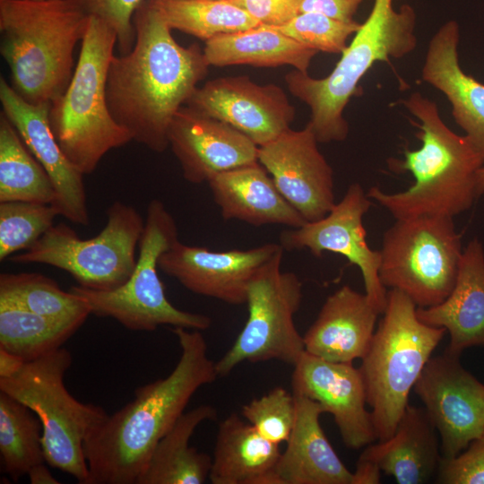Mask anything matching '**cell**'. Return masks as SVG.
I'll return each instance as SVG.
<instances>
[{
  "mask_svg": "<svg viewBox=\"0 0 484 484\" xmlns=\"http://www.w3.org/2000/svg\"><path fill=\"white\" fill-rule=\"evenodd\" d=\"M135 40L128 54L113 56L107 77V101L114 119L132 140L162 152L168 131L197 84L208 73L203 49L184 47L171 33L153 0L134 15Z\"/></svg>",
  "mask_w": 484,
  "mask_h": 484,
  "instance_id": "6da1fadb",
  "label": "cell"
},
{
  "mask_svg": "<svg viewBox=\"0 0 484 484\" xmlns=\"http://www.w3.org/2000/svg\"><path fill=\"white\" fill-rule=\"evenodd\" d=\"M172 332L181 355L171 373L138 387L134 400L108 415L84 441L86 484H135L194 393L218 377L201 331L173 327Z\"/></svg>",
  "mask_w": 484,
  "mask_h": 484,
  "instance_id": "7a4b0ae2",
  "label": "cell"
},
{
  "mask_svg": "<svg viewBox=\"0 0 484 484\" xmlns=\"http://www.w3.org/2000/svg\"><path fill=\"white\" fill-rule=\"evenodd\" d=\"M419 122L416 136L421 146L406 150L393 160L394 171H409L414 183L406 190L385 193L378 186L367 192L395 219L422 215L454 218L469 210L480 197L478 176L484 158L465 135L452 131L442 120L436 102L413 92L403 102Z\"/></svg>",
  "mask_w": 484,
  "mask_h": 484,
  "instance_id": "3957f363",
  "label": "cell"
},
{
  "mask_svg": "<svg viewBox=\"0 0 484 484\" xmlns=\"http://www.w3.org/2000/svg\"><path fill=\"white\" fill-rule=\"evenodd\" d=\"M89 21L78 0H0V52L25 100L51 102L66 90Z\"/></svg>",
  "mask_w": 484,
  "mask_h": 484,
  "instance_id": "277c9868",
  "label": "cell"
},
{
  "mask_svg": "<svg viewBox=\"0 0 484 484\" xmlns=\"http://www.w3.org/2000/svg\"><path fill=\"white\" fill-rule=\"evenodd\" d=\"M393 3L374 0L367 20L327 76L314 78L296 69L284 76L290 92L310 108L307 124L318 143L342 142L347 138L349 124L344 109L358 94L360 80L375 63L401 58L415 49L416 12L407 4L396 10Z\"/></svg>",
  "mask_w": 484,
  "mask_h": 484,
  "instance_id": "5b68a950",
  "label": "cell"
},
{
  "mask_svg": "<svg viewBox=\"0 0 484 484\" xmlns=\"http://www.w3.org/2000/svg\"><path fill=\"white\" fill-rule=\"evenodd\" d=\"M116 45V31L90 16L72 79L51 101L52 132L65 155L84 175L92 173L110 150L132 141L107 101V77Z\"/></svg>",
  "mask_w": 484,
  "mask_h": 484,
  "instance_id": "8992f818",
  "label": "cell"
},
{
  "mask_svg": "<svg viewBox=\"0 0 484 484\" xmlns=\"http://www.w3.org/2000/svg\"><path fill=\"white\" fill-rule=\"evenodd\" d=\"M445 333L420 321L404 293L387 291L383 317L359 367L380 442L395 432L411 390Z\"/></svg>",
  "mask_w": 484,
  "mask_h": 484,
  "instance_id": "52a82bcc",
  "label": "cell"
},
{
  "mask_svg": "<svg viewBox=\"0 0 484 484\" xmlns=\"http://www.w3.org/2000/svg\"><path fill=\"white\" fill-rule=\"evenodd\" d=\"M71 364L70 351L61 347L24 362L11 376L0 378V391L26 405L40 420L48 464L86 484L89 468L83 443L108 414L99 406L79 402L68 392L64 378Z\"/></svg>",
  "mask_w": 484,
  "mask_h": 484,
  "instance_id": "ba28073f",
  "label": "cell"
},
{
  "mask_svg": "<svg viewBox=\"0 0 484 484\" xmlns=\"http://www.w3.org/2000/svg\"><path fill=\"white\" fill-rule=\"evenodd\" d=\"M175 219L159 199L146 210L144 229L139 241V257L131 277L111 290H95L73 286L70 291L88 306L91 315L110 317L133 331H154L160 325L203 331L210 327L209 316L183 311L165 295L158 274L159 258L177 240Z\"/></svg>",
  "mask_w": 484,
  "mask_h": 484,
  "instance_id": "9c48e42d",
  "label": "cell"
},
{
  "mask_svg": "<svg viewBox=\"0 0 484 484\" xmlns=\"http://www.w3.org/2000/svg\"><path fill=\"white\" fill-rule=\"evenodd\" d=\"M379 251L383 285L426 308L450 295L463 249L452 217L422 215L396 220L385 232Z\"/></svg>",
  "mask_w": 484,
  "mask_h": 484,
  "instance_id": "30bf717a",
  "label": "cell"
},
{
  "mask_svg": "<svg viewBox=\"0 0 484 484\" xmlns=\"http://www.w3.org/2000/svg\"><path fill=\"white\" fill-rule=\"evenodd\" d=\"M107 223L94 238L81 239L64 222L53 225L27 250L8 258L13 264H41L70 273L79 286L111 290L131 277L135 249L144 229L138 212L115 201L107 210Z\"/></svg>",
  "mask_w": 484,
  "mask_h": 484,
  "instance_id": "8fae6325",
  "label": "cell"
},
{
  "mask_svg": "<svg viewBox=\"0 0 484 484\" xmlns=\"http://www.w3.org/2000/svg\"><path fill=\"white\" fill-rule=\"evenodd\" d=\"M284 249L262 265L250 280L247 319L228 351L215 362L218 376H226L240 363L280 360L294 366L305 353L303 336L294 323L302 301V283L282 272Z\"/></svg>",
  "mask_w": 484,
  "mask_h": 484,
  "instance_id": "7c38bea8",
  "label": "cell"
},
{
  "mask_svg": "<svg viewBox=\"0 0 484 484\" xmlns=\"http://www.w3.org/2000/svg\"><path fill=\"white\" fill-rule=\"evenodd\" d=\"M445 349L430 357L413 390L440 436L443 458L463 451L484 432V384Z\"/></svg>",
  "mask_w": 484,
  "mask_h": 484,
  "instance_id": "4fadbf2b",
  "label": "cell"
},
{
  "mask_svg": "<svg viewBox=\"0 0 484 484\" xmlns=\"http://www.w3.org/2000/svg\"><path fill=\"white\" fill-rule=\"evenodd\" d=\"M371 204V199L360 184L353 183L324 218L283 230L280 235V245L284 251L307 249L315 257H321L324 252L346 257L359 267L365 293L383 314L387 291L379 278L381 255L379 250H373L368 246L363 226V217Z\"/></svg>",
  "mask_w": 484,
  "mask_h": 484,
  "instance_id": "5bb4252c",
  "label": "cell"
},
{
  "mask_svg": "<svg viewBox=\"0 0 484 484\" xmlns=\"http://www.w3.org/2000/svg\"><path fill=\"white\" fill-rule=\"evenodd\" d=\"M317 143L307 124L301 130L289 128L258 147V162L306 221L324 218L336 203L333 171Z\"/></svg>",
  "mask_w": 484,
  "mask_h": 484,
  "instance_id": "9a60e30c",
  "label": "cell"
},
{
  "mask_svg": "<svg viewBox=\"0 0 484 484\" xmlns=\"http://www.w3.org/2000/svg\"><path fill=\"white\" fill-rule=\"evenodd\" d=\"M186 105L229 124L258 147L290 128L295 117L281 87L257 84L246 75L211 80L196 88Z\"/></svg>",
  "mask_w": 484,
  "mask_h": 484,
  "instance_id": "2e32d148",
  "label": "cell"
},
{
  "mask_svg": "<svg viewBox=\"0 0 484 484\" xmlns=\"http://www.w3.org/2000/svg\"><path fill=\"white\" fill-rule=\"evenodd\" d=\"M281 247L267 243L240 250L212 251L177 240L159 258V269L193 293L231 305L246 303L256 271Z\"/></svg>",
  "mask_w": 484,
  "mask_h": 484,
  "instance_id": "e0dca14e",
  "label": "cell"
},
{
  "mask_svg": "<svg viewBox=\"0 0 484 484\" xmlns=\"http://www.w3.org/2000/svg\"><path fill=\"white\" fill-rule=\"evenodd\" d=\"M293 367V393L318 402L324 412L332 414L347 447L359 449L377 439L359 368L306 351Z\"/></svg>",
  "mask_w": 484,
  "mask_h": 484,
  "instance_id": "ac0fdd59",
  "label": "cell"
},
{
  "mask_svg": "<svg viewBox=\"0 0 484 484\" xmlns=\"http://www.w3.org/2000/svg\"><path fill=\"white\" fill-rule=\"evenodd\" d=\"M0 101L4 115L50 177L57 196L52 205L71 222L88 225L84 174L65 155L52 132L51 102H28L4 77L0 78Z\"/></svg>",
  "mask_w": 484,
  "mask_h": 484,
  "instance_id": "d6986e66",
  "label": "cell"
},
{
  "mask_svg": "<svg viewBox=\"0 0 484 484\" xmlns=\"http://www.w3.org/2000/svg\"><path fill=\"white\" fill-rule=\"evenodd\" d=\"M169 145L184 178L192 184L258 162V146L229 124L193 108L181 107L168 131Z\"/></svg>",
  "mask_w": 484,
  "mask_h": 484,
  "instance_id": "ffe728a7",
  "label": "cell"
},
{
  "mask_svg": "<svg viewBox=\"0 0 484 484\" xmlns=\"http://www.w3.org/2000/svg\"><path fill=\"white\" fill-rule=\"evenodd\" d=\"M378 315L366 293L345 285L326 298L303 335L305 351L332 362L361 359L370 345Z\"/></svg>",
  "mask_w": 484,
  "mask_h": 484,
  "instance_id": "44dd1931",
  "label": "cell"
},
{
  "mask_svg": "<svg viewBox=\"0 0 484 484\" xmlns=\"http://www.w3.org/2000/svg\"><path fill=\"white\" fill-rule=\"evenodd\" d=\"M459 41V24L444 23L429 40L421 76L445 95L454 121L484 158V84L462 69Z\"/></svg>",
  "mask_w": 484,
  "mask_h": 484,
  "instance_id": "7402d4cb",
  "label": "cell"
},
{
  "mask_svg": "<svg viewBox=\"0 0 484 484\" xmlns=\"http://www.w3.org/2000/svg\"><path fill=\"white\" fill-rule=\"evenodd\" d=\"M423 323L448 332L447 350L461 355L470 347L484 346V247L472 238L462 251L456 281L439 305L417 307Z\"/></svg>",
  "mask_w": 484,
  "mask_h": 484,
  "instance_id": "603a6c76",
  "label": "cell"
},
{
  "mask_svg": "<svg viewBox=\"0 0 484 484\" xmlns=\"http://www.w3.org/2000/svg\"><path fill=\"white\" fill-rule=\"evenodd\" d=\"M207 183L226 220H237L255 227L280 224L289 228H298L306 222L259 162L219 173Z\"/></svg>",
  "mask_w": 484,
  "mask_h": 484,
  "instance_id": "cb8c5ba5",
  "label": "cell"
},
{
  "mask_svg": "<svg viewBox=\"0 0 484 484\" xmlns=\"http://www.w3.org/2000/svg\"><path fill=\"white\" fill-rule=\"evenodd\" d=\"M297 411L287 446L277 464L281 484H353V472L341 462L321 425V405L295 394Z\"/></svg>",
  "mask_w": 484,
  "mask_h": 484,
  "instance_id": "d4e9b609",
  "label": "cell"
},
{
  "mask_svg": "<svg viewBox=\"0 0 484 484\" xmlns=\"http://www.w3.org/2000/svg\"><path fill=\"white\" fill-rule=\"evenodd\" d=\"M436 432L425 408L408 405L393 435L367 445L361 455L399 484H425L436 477L442 459Z\"/></svg>",
  "mask_w": 484,
  "mask_h": 484,
  "instance_id": "484cf974",
  "label": "cell"
},
{
  "mask_svg": "<svg viewBox=\"0 0 484 484\" xmlns=\"http://www.w3.org/2000/svg\"><path fill=\"white\" fill-rule=\"evenodd\" d=\"M280 445L263 437L237 413L218 428L209 480L212 484H281Z\"/></svg>",
  "mask_w": 484,
  "mask_h": 484,
  "instance_id": "4316f807",
  "label": "cell"
},
{
  "mask_svg": "<svg viewBox=\"0 0 484 484\" xmlns=\"http://www.w3.org/2000/svg\"><path fill=\"white\" fill-rule=\"evenodd\" d=\"M217 417L215 408L200 405L184 412L158 442L135 484H202L209 479L212 458L189 445L196 428Z\"/></svg>",
  "mask_w": 484,
  "mask_h": 484,
  "instance_id": "83f0119b",
  "label": "cell"
},
{
  "mask_svg": "<svg viewBox=\"0 0 484 484\" xmlns=\"http://www.w3.org/2000/svg\"><path fill=\"white\" fill-rule=\"evenodd\" d=\"M317 53L266 25L218 35L205 41L203 48L209 65L277 67L288 65L301 72H307Z\"/></svg>",
  "mask_w": 484,
  "mask_h": 484,
  "instance_id": "f1b7e54d",
  "label": "cell"
},
{
  "mask_svg": "<svg viewBox=\"0 0 484 484\" xmlns=\"http://www.w3.org/2000/svg\"><path fill=\"white\" fill-rule=\"evenodd\" d=\"M56 193L40 163L2 112L0 115V203L54 204Z\"/></svg>",
  "mask_w": 484,
  "mask_h": 484,
  "instance_id": "f546056e",
  "label": "cell"
},
{
  "mask_svg": "<svg viewBox=\"0 0 484 484\" xmlns=\"http://www.w3.org/2000/svg\"><path fill=\"white\" fill-rule=\"evenodd\" d=\"M83 323L39 315L0 298V348L30 361L61 348Z\"/></svg>",
  "mask_w": 484,
  "mask_h": 484,
  "instance_id": "4dcf8cb0",
  "label": "cell"
},
{
  "mask_svg": "<svg viewBox=\"0 0 484 484\" xmlns=\"http://www.w3.org/2000/svg\"><path fill=\"white\" fill-rule=\"evenodd\" d=\"M0 454L5 473L14 481L45 461L40 420L26 405L2 391Z\"/></svg>",
  "mask_w": 484,
  "mask_h": 484,
  "instance_id": "1f68e13d",
  "label": "cell"
},
{
  "mask_svg": "<svg viewBox=\"0 0 484 484\" xmlns=\"http://www.w3.org/2000/svg\"><path fill=\"white\" fill-rule=\"evenodd\" d=\"M167 24L207 41L218 35L262 25L229 0H153Z\"/></svg>",
  "mask_w": 484,
  "mask_h": 484,
  "instance_id": "d6a6232c",
  "label": "cell"
},
{
  "mask_svg": "<svg viewBox=\"0 0 484 484\" xmlns=\"http://www.w3.org/2000/svg\"><path fill=\"white\" fill-rule=\"evenodd\" d=\"M0 298L54 318L84 322L91 315L80 297L63 290L55 281L35 272L1 273Z\"/></svg>",
  "mask_w": 484,
  "mask_h": 484,
  "instance_id": "836d02e7",
  "label": "cell"
},
{
  "mask_svg": "<svg viewBox=\"0 0 484 484\" xmlns=\"http://www.w3.org/2000/svg\"><path fill=\"white\" fill-rule=\"evenodd\" d=\"M57 215L52 204L0 203V261L30 248L54 225Z\"/></svg>",
  "mask_w": 484,
  "mask_h": 484,
  "instance_id": "e575fe53",
  "label": "cell"
},
{
  "mask_svg": "<svg viewBox=\"0 0 484 484\" xmlns=\"http://www.w3.org/2000/svg\"><path fill=\"white\" fill-rule=\"evenodd\" d=\"M356 21L341 22L319 13H300L287 22L268 26L275 29L299 44L329 54H341L348 39L360 28Z\"/></svg>",
  "mask_w": 484,
  "mask_h": 484,
  "instance_id": "d590c367",
  "label": "cell"
},
{
  "mask_svg": "<svg viewBox=\"0 0 484 484\" xmlns=\"http://www.w3.org/2000/svg\"><path fill=\"white\" fill-rule=\"evenodd\" d=\"M297 403L292 393L276 386L243 405L242 416L265 439L281 445L286 442L296 419Z\"/></svg>",
  "mask_w": 484,
  "mask_h": 484,
  "instance_id": "8d00e7d4",
  "label": "cell"
},
{
  "mask_svg": "<svg viewBox=\"0 0 484 484\" xmlns=\"http://www.w3.org/2000/svg\"><path fill=\"white\" fill-rule=\"evenodd\" d=\"M144 0H78L90 16L108 24L117 34L120 55L128 54L134 47L135 30L134 15Z\"/></svg>",
  "mask_w": 484,
  "mask_h": 484,
  "instance_id": "74e56055",
  "label": "cell"
},
{
  "mask_svg": "<svg viewBox=\"0 0 484 484\" xmlns=\"http://www.w3.org/2000/svg\"><path fill=\"white\" fill-rule=\"evenodd\" d=\"M435 480L440 484H484V439L473 440L454 457H442Z\"/></svg>",
  "mask_w": 484,
  "mask_h": 484,
  "instance_id": "f35d334b",
  "label": "cell"
},
{
  "mask_svg": "<svg viewBox=\"0 0 484 484\" xmlns=\"http://www.w3.org/2000/svg\"><path fill=\"white\" fill-rule=\"evenodd\" d=\"M262 25H281L299 13L303 0H229Z\"/></svg>",
  "mask_w": 484,
  "mask_h": 484,
  "instance_id": "ab89813d",
  "label": "cell"
},
{
  "mask_svg": "<svg viewBox=\"0 0 484 484\" xmlns=\"http://www.w3.org/2000/svg\"><path fill=\"white\" fill-rule=\"evenodd\" d=\"M365 0H303L300 13L314 12L341 22H352Z\"/></svg>",
  "mask_w": 484,
  "mask_h": 484,
  "instance_id": "60d3db41",
  "label": "cell"
},
{
  "mask_svg": "<svg viewBox=\"0 0 484 484\" xmlns=\"http://www.w3.org/2000/svg\"><path fill=\"white\" fill-rule=\"evenodd\" d=\"M380 476L379 466L360 454L353 472V484H377L380 482Z\"/></svg>",
  "mask_w": 484,
  "mask_h": 484,
  "instance_id": "b9f144b4",
  "label": "cell"
},
{
  "mask_svg": "<svg viewBox=\"0 0 484 484\" xmlns=\"http://www.w3.org/2000/svg\"><path fill=\"white\" fill-rule=\"evenodd\" d=\"M24 362L20 357L0 348V378L15 374Z\"/></svg>",
  "mask_w": 484,
  "mask_h": 484,
  "instance_id": "7bdbcfd3",
  "label": "cell"
},
{
  "mask_svg": "<svg viewBox=\"0 0 484 484\" xmlns=\"http://www.w3.org/2000/svg\"><path fill=\"white\" fill-rule=\"evenodd\" d=\"M31 484H59L60 482L52 475L44 462L39 463L28 473Z\"/></svg>",
  "mask_w": 484,
  "mask_h": 484,
  "instance_id": "ee69618b",
  "label": "cell"
},
{
  "mask_svg": "<svg viewBox=\"0 0 484 484\" xmlns=\"http://www.w3.org/2000/svg\"><path fill=\"white\" fill-rule=\"evenodd\" d=\"M478 193L480 196L484 194V166L479 171Z\"/></svg>",
  "mask_w": 484,
  "mask_h": 484,
  "instance_id": "f6af8a7d",
  "label": "cell"
},
{
  "mask_svg": "<svg viewBox=\"0 0 484 484\" xmlns=\"http://www.w3.org/2000/svg\"><path fill=\"white\" fill-rule=\"evenodd\" d=\"M480 438L484 439V432H483V435H482V436Z\"/></svg>",
  "mask_w": 484,
  "mask_h": 484,
  "instance_id": "bcb514c9",
  "label": "cell"
},
{
  "mask_svg": "<svg viewBox=\"0 0 484 484\" xmlns=\"http://www.w3.org/2000/svg\"><path fill=\"white\" fill-rule=\"evenodd\" d=\"M35 1H45V0H35Z\"/></svg>",
  "mask_w": 484,
  "mask_h": 484,
  "instance_id": "7dc6e473",
  "label": "cell"
}]
</instances>
